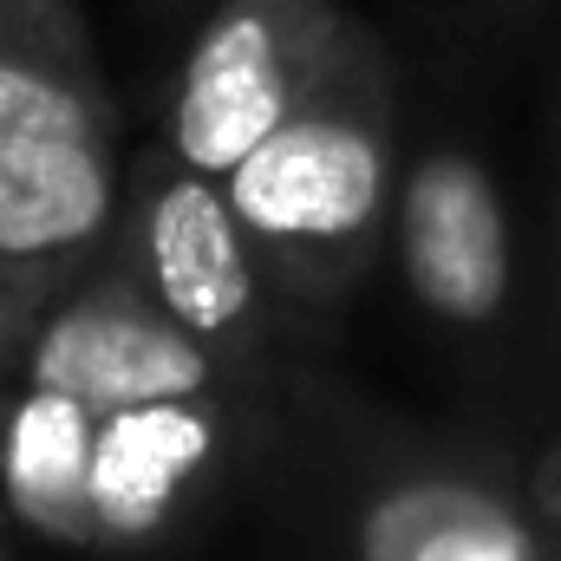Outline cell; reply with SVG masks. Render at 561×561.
I'll return each instance as SVG.
<instances>
[{"mask_svg": "<svg viewBox=\"0 0 561 561\" xmlns=\"http://www.w3.org/2000/svg\"><path fill=\"white\" fill-rule=\"evenodd\" d=\"M222 196L294 313H340L373 275L399 203V72L353 26L300 105L255 144Z\"/></svg>", "mask_w": 561, "mask_h": 561, "instance_id": "1", "label": "cell"}, {"mask_svg": "<svg viewBox=\"0 0 561 561\" xmlns=\"http://www.w3.org/2000/svg\"><path fill=\"white\" fill-rule=\"evenodd\" d=\"M118 255L222 359L229 386H255L268 373V359L287 340L280 313H294V307L268 280L255 242L242 236L222 183L190 170L170 144L131 170Z\"/></svg>", "mask_w": 561, "mask_h": 561, "instance_id": "2", "label": "cell"}, {"mask_svg": "<svg viewBox=\"0 0 561 561\" xmlns=\"http://www.w3.org/2000/svg\"><path fill=\"white\" fill-rule=\"evenodd\" d=\"M353 26L340 0H222L176 66L163 144L222 183L300 105Z\"/></svg>", "mask_w": 561, "mask_h": 561, "instance_id": "3", "label": "cell"}, {"mask_svg": "<svg viewBox=\"0 0 561 561\" xmlns=\"http://www.w3.org/2000/svg\"><path fill=\"white\" fill-rule=\"evenodd\" d=\"M20 386H53L92 412L144 399H229L222 359L112 255L99 275H79L33 327L20 353Z\"/></svg>", "mask_w": 561, "mask_h": 561, "instance_id": "4", "label": "cell"}, {"mask_svg": "<svg viewBox=\"0 0 561 561\" xmlns=\"http://www.w3.org/2000/svg\"><path fill=\"white\" fill-rule=\"evenodd\" d=\"M346 561H549L529 490L457 450H405L359 477Z\"/></svg>", "mask_w": 561, "mask_h": 561, "instance_id": "5", "label": "cell"}, {"mask_svg": "<svg viewBox=\"0 0 561 561\" xmlns=\"http://www.w3.org/2000/svg\"><path fill=\"white\" fill-rule=\"evenodd\" d=\"M392 255L424 313L450 333H496L510 313L516 255L490 163L463 144H431L399 176Z\"/></svg>", "mask_w": 561, "mask_h": 561, "instance_id": "6", "label": "cell"}, {"mask_svg": "<svg viewBox=\"0 0 561 561\" xmlns=\"http://www.w3.org/2000/svg\"><path fill=\"white\" fill-rule=\"evenodd\" d=\"M222 457H229L222 399H144L99 412V450H92L99 549L144 556L170 542L216 490Z\"/></svg>", "mask_w": 561, "mask_h": 561, "instance_id": "7", "label": "cell"}, {"mask_svg": "<svg viewBox=\"0 0 561 561\" xmlns=\"http://www.w3.org/2000/svg\"><path fill=\"white\" fill-rule=\"evenodd\" d=\"M125 183L112 144H20L0 150V268L66 294L92 249L118 229Z\"/></svg>", "mask_w": 561, "mask_h": 561, "instance_id": "8", "label": "cell"}, {"mask_svg": "<svg viewBox=\"0 0 561 561\" xmlns=\"http://www.w3.org/2000/svg\"><path fill=\"white\" fill-rule=\"evenodd\" d=\"M92 450L99 412L53 386H20L0 424V503L20 529L59 549H99L92 516Z\"/></svg>", "mask_w": 561, "mask_h": 561, "instance_id": "9", "label": "cell"}, {"mask_svg": "<svg viewBox=\"0 0 561 561\" xmlns=\"http://www.w3.org/2000/svg\"><path fill=\"white\" fill-rule=\"evenodd\" d=\"M112 131L118 105L66 0L26 26H0V150L112 144Z\"/></svg>", "mask_w": 561, "mask_h": 561, "instance_id": "10", "label": "cell"}, {"mask_svg": "<svg viewBox=\"0 0 561 561\" xmlns=\"http://www.w3.org/2000/svg\"><path fill=\"white\" fill-rule=\"evenodd\" d=\"M53 300L59 294H46V287H33V280L0 268V379L20 373V353H26V340H33V327H39V313Z\"/></svg>", "mask_w": 561, "mask_h": 561, "instance_id": "11", "label": "cell"}, {"mask_svg": "<svg viewBox=\"0 0 561 561\" xmlns=\"http://www.w3.org/2000/svg\"><path fill=\"white\" fill-rule=\"evenodd\" d=\"M529 503H536V523H542L549 549L561 556V444L536 463V477H529Z\"/></svg>", "mask_w": 561, "mask_h": 561, "instance_id": "12", "label": "cell"}, {"mask_svg": "<svg viewBox=\"0 0 561 561\" xmlns=\"http://www.w3.org/2000/svg\"><path fill=\"white\" fill-rule=\"evenodd\" d=\"M59 0H0V26H26V20H39V13H53Z\"/></svg>", "mask_w": 561, "mask_h": 561, "instance_id": "13", "label": "cell"}, {"mask_svg": "<svg viewBox=\"0 0 561 561\" xmlns=\"http://www.w3.org/2000/svg\"><path fill=\"white\" fill-rule=\"evenodd\" d=\"M7 399H13V392H0V424H7Z\"/></svg>", "mask_w": 561, "mask_h": 561, "instance_id": "14", "label": "cell"}, {"mask_svg": "<svg viewBox=\"0 0 561 561\" xmlns=\"http://www.w3.org/2000/svg\"><path fill=\"white\" fill-rule=\"evenodd\" d=\"M170 7H203V0H170Z\"/></svg>", "mask_w": 561, "mask_h": 561, "instance_id": "15", "label": "cell"}, {"mask_svg": "<svg viewBox=\"0 0 561 561\" xmlns=\"http://www.w3.org/2000/svg\"><path fill=\"white\" fill-rule=\"evenodd\" d=\"M549 561H561V556H556V549H549Z\"/></svg>", "mask_w": 561, "mask_h": 561, "instance_id": "16", "label": "cell"}]
</instances>
